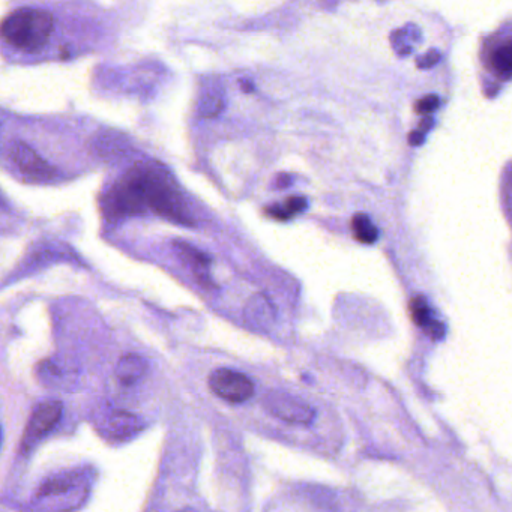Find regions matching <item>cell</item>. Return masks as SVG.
Listing matches in <instances>:
<instances>
[{"label":"cell","instance_id":"1","mask_svg":"<svg viewBox=\"0 0 512 512\" xmlns=\"http://www.w3.org/2000/svg\"><path fill=\"white\" fill-rule=\"evenodd\" d=\"M131 173L139 184L146 209H151L166 220L193 226L187 203L169 170L160 164L140 163L131 169Z\"/></svg>","mask_w":512,"mask_h":512},{"label":"cell","instance_id":"2","mask_svg":"<svg viewBox=\"0 0 512 512\" xmlns=\"http://www.w3.org/2000/svg\"><path fill=\"white\" fill-rule=\"evenodd\" d=\"M55 28L52 14L40 8H20L2 23V37L25 52H37L49 43Z\"/></svg>","mask_w":512,"mask_h":512},{"label":"cell","instance_id":"3","mask_svg":"<svg viewBox=\"0 0 512 512\" xmlns=\"http://www.w3.org/2000/svg\"><path fill=\"white\" fill-rule=\"evenodd\" d=\"M209 386L215 395L233 404L245 403L254 394V383L244 373L232 368H218L209 376Z\"/></svg>","mask_w":512,"mask_h":512},{"label":"cell","instance_id":"4","mask_svg":"<svg viewBox=\"0 0 512 512\" xmlns=\"http://www.w3.org/2000/svg\"><path fill=\"white\" fill-rule=\"evenodd\" d=\"M265 406L277 418L290 424H311L314 419V409L299 398L284 392H271L266 397Z\"/></svg>","mask_w":512,"mask_h":512},{"label":"cell","instance_id":"5","mask_svg":"<svg viewBox=\"0 0 512 512\" xmlns=\"http://www.w3.org/2000/svg\"><path fill=\"white\" fill-rule=\"evenodd\" d=\"M62 416V404L59 401H46L40 404L32 413L23 436L25 448L34 445L41 437L46 436L49 431L56 427Z\"/></svg>","mask_w":512,"mask_h":512},{"label":"cell","instance_id":"6","mask_svg":"<svg viewBox=\"0 0 512 512\" xmlns=\"http://www.w3.org/2000/svg\"><path fill=\"white\" fill-rule=\"evenodd\" d=\"M11 160L16 164L17 169L28 176V178L37 179V181H46L55 173V169L50 167L31 146L26 143L16 142L11 148Z\"/></svg>","mask_w":512,"mask_h":512},{"label":"cell","instance_id":"7","mask_svg":"<svg viewBox=\"0 0 512 512\" xmlns=\"http://www.w3.org/2000/svg\"><path fill=\"white\" fill-rule=\"evenodd\" d=\"M410 314L413 322L433 340H442L446 334L445 325L437 317L436 311L431 307L430 302L422 296H415L410 301Z\"/></svg>","mask_w":512,"mask_h":512},{"label":"cell","instance_id":"8","mask_svg":"<svg viewBox=\"0 0 512 512\" xmlns=\"http://www.w3.org/2000/svg\"><path fill=\"white\" fill-rule=\"evenodd\" d=\"M104 433L110 439L124 440L142 430V421L125 410H110L101 422Z\"/></svg>","mask_w":512,"mask_h":512},{"label":"cell","instance_id":"9","mask_svg":"<svg viewBox=\"0 0 512 512\" xmlns=\"http://www.w3.org/2000/svg\"><path fill=\"white\" fill-rule=\"evenodd\" d=\"M146 371V364L139 355H125L119 359L115 374L122 385H134L142 379Z\"/></svg>","mask_w":512,"mask_h":512},{"label":"cell","instance_id":"10","mask_svg":"<svg viewBox=\"0 0 512 512\" xmlns=\"http://www.w3.org/2000/svg\"><path fill=\"white\" fill-rule=\"evenodd\" d=\"M308 202L305 197L293 196L289 197L283 205H272L265 209V214L272 220L289 221L295 215L302 214L307 209Z\"/></svg>","mask_w":512,"mask_h":512},{"label":"cell","instance_id":"11","mask_svg":"<svg viewBox=\"0 0 512 512\" xmlns=\"http://www.w3.org/2000/svg\"><path fill=\"white\" fill-rule=\"evenodd\" d=\"M175 247L176 250L179 251V254L194 266L197 274L202 275V280L200 281H202L203 286H205V284L209 286L211 280L208 278V266L209 263H211V259H209L205 253H202V251L191 247L190 244H185V242H175Z\"/></svg>","mask_w":512,"mask_h":512},{"label":"cell","instance_id":"12","mask_svg":"<svg viewBox=\"0 0 512 512\" xmlns=\"http://www.w3.org/2000/svg\"><path fill=\"white\" fill-rule=\"evenodd\" d=\"M421 41V31L416 26H407L394 32L391 37L392 47L400 56H407L413 47Z\"/></svg>","mask_w":512,"mask_h":512},{"label":"cell","instance_id":"13","mask_svg":"<svg viewBox=\"0 0 512 512\" xmlns=\"http://www.w3.org/2000/svg\"><path fill=\"white\" fill-rule=\"evenodd\" d=\"M352 232L356 241L371 245L379 239V230L374 226L370 217L365 214H356L352 220Z\"/></svg>","mask_w":512,"mask_h":512},{"label":"cell","instance_id":"14","mask_svg":"<svg viewBox=\"0 0 512 512\" xmlns=\"http://www.w3.org/2000/svg\"><path fill=\"white\" fill-rule=\"evenodd\" d=\"M272 314H274L272 305L269 304L268 299L263 298V296H256V298L251 299L250 304H248L247 316L254 325L265 326L266 322H271Z\"/></svg>","mask_w":512,"mask_h":512},{"label":"cell","instance_id":"15","mask_svg":"<svg viewBox=\"0 0 512 512\" xmlns=\"http://www.w3.org/2000/svg\"><path fill=\"white\" fill-rule=\"evenodd\" d=\"M494 70L503 76H512V43L505 44L491 58Z\"/></svg>","mask_w":512,"mask_h":512},{"label":"cell","instance_id":"16","mask_svg":"<svg viewBox=\"0 0 512 512\" xmlns=\"http://www.w3.org/2000/svg\"><path fill=\"white\" fill-rule=\"evenodd\" d=\"M223 107V100H221L220 97H208L203 101L200 110H202V115L205 116V118H215V116L220 115Z\"/></svg>","mask_w":512,"mask_h":512},{"label":"cell","instance_id":"17","mask_svg":"<svg viewBox=\"0 0 512 512\" xmlns=\"http://www.w3.org/2000/svg\"><path fill=\"white\" fill-rule=\"evenodd\" d=\"M439 104L440 101L436 95H428V97L422 98V100H419L418 103H416V110H418L419 113L427 115V113L434 112V110L439 107Z\"/></svg>","mask_w":512,"mask_h":512},{"label":"cell","instance_id":"18","mask_svg":"<svg viewBox=\"0 0 512 512\" xmlns=\"http://www.w3.org/2000/svg\"><path fill=\"white\" fill-rule=\"evenodd\" d=\"M440 61V55L436 52V50H431L427 55L422 56L418 61L419 68H431Z\"/></svg>","mask_w":512,"mask_h":512},{"label":"cell","instance_id":"19","mask_svg":"<svg viewBox=\"0 0 512 512\" xmlns=\"http://www.w3.org/2000/svg\"><path fill=\"white\" fill-rule=\"evenodd\" d=\"M275 185H277L278 190H283V188L289 187L290 185V176L289 175H278L277 182H275Z\"/></svg>","mask_w":512,"mask_h":512},{"label":"cell","instance_id":"20","mask_svg":"<svg viewBox=\"0 0 512 512\" xmlns=\"http://www.w3.org/2000/svg\"><path fill=\"white\" fill-rule=\"evenodd\" d=\"M241 88H242V91H244V92H253L254 91L253 83L247 82V80H242Z\"/></svg>","mask_w":512,"mask_h":512}]
</instances>
